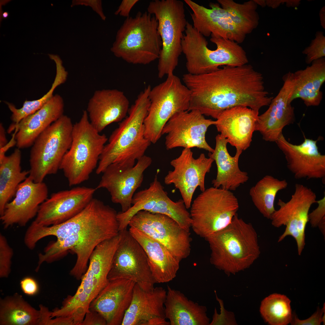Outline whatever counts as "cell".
<instances>
[{
  "instance_id": "cell-1",
  "label": "cell",
  "mask_w": 325,
  "mask_h": 325,
  "mask_svg": "<svg viewBox=\"0 0 325 325\" xmlns=\"http://www.w3.org/2000/svg\"><path fill=\"white\" fill-rule=\"evenodd\" d=\"M182 79L191 93L188 111L197 110L215 119L223 111L236 106L259 112L269 106L273 98L265 89L262 74L248 63L224 66L203 74L186 73Z\"/></svg>"
},
{
  "instance_id": "cell-2",
  "label": "cell",
  "mask_w": 325,
  "mask_h": 325,
  "mask_svg": "<svg viewBox=\"0 0 325 325\" xmlns=\"http://www.w3.org/2000/svg\"><path fill=\"white\" fill-rule=\"evenodd\" d=\"M117 214L112 207L93 198L82 211L68 220L49 227L40 226V237L53 236L57 239L46 247L43 253L39 254L38 265L59 260L71 251L76 255L77 259L70 274L81 280L96 246L119 234Z\"/></svg>"
},
{
  "instance_id": "cell-3",
  "label": "cell",
  "mask_w": 325,
  "mask_h": 325,
  "mask_svg": "<svg viewBox=\"0 0 325 325\" xmlns=\"http://www.w3.org/2000/svg\"><path fill=\"white\" fill-rule=\"evenodd\" d=\"M148 85L138 95L128 111V115L120 122L112 132L100 156L96 170L103 173L113 163L134 166L151 144L144 136V120L150 105Z\"/></svg>"
},
{
  "instance_id": "cell-4",
  "label": "cell",
  "mask_w": 325,
  "mask_h": 325,
  "mask_svg": "<svg viewBox=\"0 0 325 325\" xmlns=\"http://www.w3.org/2000/svg\"><path fill=\"white\" fill-rule=\"evenodd\" d=\"M205 239L211 250L210 263L229 275L249 268L260 254L255 229L237 214L228 225Z\"/></svg>"
},
{
  "instance_id": "cell-5",
  "label": "cell",
  "mask_w": 325,
  "mask_h": 325,
  "mask_svg": "<svg viewBox=\"0 0 325 325\" xmlns=\"http://www.w3.org/2000/svg\"><path fill=\"white\" fill-rule=\"evenodd\" d=\"M121 237L119 234L96 246L90 255L88 268L81 277L76 292L64 299L60 308L53 310V317H70L76 325H81L89 311L91 303L109 281L108 274Z\"/></svg>"
},
{
  "instance_id": "cell-6",
  "label": "cell",
  "mask_w": 325,
  "mask_h": 325,
  "mask_svg": "<svg viewBox=\"0 0 325 325\" xmlns=\"http://www.w3.org/2000/svg\"><path fill=\"white\" fill-rule=\"evenodd\" d=\"M182 42V53L186 60L188 73L206 74L216 71L221 66L237 67L248 63L246 53L238 43L211 35L210 41L216 48L209 49L205 37L187 21Z\"/></svg>"
},
{
  "instance_id": "cell-7",
  "label": "cell",
  "mask_w": 325,
  "mask_h": 325,
  "mask_svg": "<svg viewBox=\"0 0 325 325\" xmlns=\"http://www.w3.org/2000/svg\"><path fill=\"white\" fill-rule=\"evenodd\" d=\"M158 26L156 17L147 11L126 18L116 32L111 51L134 64L147 65L159 59L162 42Z\"/></svg>"
},
{
  "instance_id": "cell-8",
  "label": "cell",
  "mask_w": 325,
  "mask_h": 325,
  "mask_svg": "<svg viewBox=\"0 0 325 325\" xmlns=\"http://www.w3.org/2000/svg\"><path fill=\"white\" fill-rule=\"evenodd\" d=\"M108 139L105 134H101L93 126L87 111L84 110L80 120L73 124L71 145L60 167L70 186L89 179L98 166Z\"/></svg>"
},
{
  "instance_id": "cell-9",
  "label": "cell",
  "mask_w": 325,
  "mask_h": 325,
  "mask_svg": "<svg viewBox=\"0 0 325 325\" xmlns=\"http://www.w3.org/2000/svg\"><path fill=\"white\" fill-rule=\"evenodd\" d=\"M184 6L179 0H154L148 6L147 12L158 21L162 42L157 66L160 79L174 73L182 53V42L187 22Z\"/></svg>"
},
{
  "instance_id": "cell-10",
  "label": "cell",
  "mask_w": 325,
  "mask_h": 325,
  "mask_svg": "<svg viewBox=\"0 0 325 325\" xmlns=\"http://www.w3.org/2000/svg\"><path fill=\"white\" fill-rule=\"evenodd\" d=\"M73 125L70 118L63 115L36 139L30 151L29 175L35 182H43L60 169L71 145Z\"/></svg>"
},
{
  "instance_id": "cell-11",
  "label": "cell",
  "mask_w": 325,
  "mask_h": 325,
  "mask_svg": "<svg viewBox=\"0 0 325 325\" xmlns=\"http://www.w3.org/2000/svg\"><path fill=\"white\" fill-rule=\"evenodd\" d=\"M190 95L189 89L174 73L151 88L150 105L144 122L145 137L151 143L159 140L164 126L175 114L188 110Z\"/></svg>"
},
{
  "instance_id": "cell-12",
  "label": "cell",
  "mask_w": 325,
  "mask_h": 325,
  "mask_svg": "<svg viewBox=\"0 0 325 325\" xmlns=\"http://www.w3.org/2000/svg\"><path fill=\"white\" fill-rule=\"evenodd\" d=\"M190 208L191 227L196 234L205 238L231 223L239 204L231 191L213 187L202 192Z\"/></svg>"
},
{
  "instance_id": "cell-13",
  "label": "cell",
  "mask_w": 325,
  "mask_h": 325,
  "mask_svg": "<svg viewBox=\"0 0 325 325\" xmlns=\"http://www.w3.org/2000/svg\"><path fill=\"white\" fill-rule=\"evenodd\" d=\"M131 207L125 212L117 213L119 230L127 229L129 222L138 212L144 210L166 215L175 220L182 228L190 231L191 227L190 212L183 200L174 202L168 196L156 175L147 188L135 193Z\"/></svg>"
},
{
  "instance_id": "cell-14",
  "label": "cell",
  "mask_w": 325,
  "mask_h": 325,
  "mask_svg": "<svg viewBox=\"0 0 325 325\" xmlns=\"http://www.w3.org/2000/svg\"><path fill=\"white\" fill-rule=\"evenodd\" d=\"M295 191L290 199L285 202L279 199V209L275 210L271 220L274 227L285 226V231L279 237L278 242L290 236L295 240L298 254L300 255L305 245V231L308 222V215L317 196L312 189L300 184L295 185Z\"/></svg>"
},
{
  "instance_id": "cell-15",
  "label": "cell",
  "mask_w": 325,
  "mask_h": 325,
  "mask_svg": "<svg viewBox=\"0 0 325 325\" xmlns=\"http://www.w3.org/2000/svg\"><path fill=\"white\" fill-rule=\"evenodd\" d=\"M120 231L122 237L113 256L108 276L109 280L130 279L144 290L153 289L157 282L152 274L144 250L129 230Z\"/></svg>"
},
{
  "instance_id": "cell-16",
  "label": "cell",
  "mask_w": 325,
  "mask_h": 325,
  "mask_svg": "<svg viewBox=\"0 0 325 325\" xmlns=\"http://www.w3.org/2000/svg\"><path fill=\"white\" fill-rule=\"evenodd\" d=\"M128 226L142 231L164 245L181 261L190 255L191 238L190 231L166 215L140 211L131 218Z\"/></svg>"
},
{
  "instance_id": "cell-17",
  "label": "cell",
  "mask_w": 325,
  "mask_h": 325,
  "mask_svg": "<svg viewBox=\"0 0 325 325\" xmlns=\"http://www.w3.org/2000/svg\"><path fill=\"white\" fill-rule=\"evenodd\" d=\"M216 121L205 118L199 111L192 110L176 113L164 126L162 135L166 134V149L177 147L203 149L212 153L214 149L206 141V133L209 127L215 125Z\"/></svg>"
},
{
  "instance_id": "cell-18",
  "label": "cell",
  "mask_w": 325,
  "mask_h": 325,
  "mask_svg": "<svg viewBox=\"0 0 325 325\" xmlns=\"http://www.w3.org/2000/svg\"><path fill=\"white\" fill-rule=\"evenodd\" d=\"M152 162L151 158L144 155L134 166L113 163L102 173L96 188L106 189L112 202L120 204L121 212H125L131 207L133 197L143 181L144 172Z\"/></svg>"
},
{
  "instance_id": "cell-19",
  "label": "cell",
  "mask_w": 325,
  "mask_h": 325,
  "mask_svg": "<svg viewBox=\"0 0 325 325\" xmlns=\"http://www.w3.org/2000/svg\"><path fill=\"white\" fill-rule=\"evenodd\" d=\"M214 161L203 153L195 158L190 148H184L178 157L170 162L174 169L169 171L164 183L167 185L173 184L179 190L187 209L191 207L196 188L199 187L202 192L206 190L205 176L210 172Z\"/></svg>"
},
{
  "instance_id": "cell-20",
  "label": "cell",
  "mask_w": 325,
  "mask_h": 325,
  "mask_svg": "<svg viewBox=\"0 0 325 325\" xmlns=\"http://www.w3.org/2000/svg\"><path fill=\"white\" fill-rule=\"evenodd\" d=\"M96 189L77 187L52 193L40 205L33 221L38 224L48 226L68 220L86 207L93 198Z\"/></svg>"
},
{
  "instance_id": "cell-21",
  "label": "cell",
  "mask_w": 325,
  "mask_h": 325,
  "mask_svg": "<svg viewBox=\"0 0 325 325\" xmlns=\"http://www.w3.org/2000/svg\"><path fill=\"white\" fill-rule=\"evenodd\" d=\"M283 153L287 166L297 179L325 178V155L319 152L317 140L305 138L299 145L293 144L282 134L275 142Z\"/></svg>"
},
{
  "instance_id": "cell-22",
  "label": "cell",
  "mask_w": 325,
  "mask_h": 325,
  "mask_svg": "<svg viewBox=\"0 0 325 325\" xmlns=\"http://www.w3.org/2000/svg\"><path fill=\"white\" fill-rule=\"evenodd\" d=\"M283 85L273 98L268 109L258 116L255 131L261 134L265 141L276 142L282 134L286 126L295 121L294 108L289 103L294 87L293 73L289 72L283 77Z\"/></svg>"
},
{
  "instance_id": "cell-23",
  "label": "cell",
  "mask_w": 325,
  "mask_h": 325,
  "mask_svg": "<svg viewBox=\"0 0 325 325\" xmlns=\"http://www.w3.org/2000/svg\"><path fill=\"white\" fill-rule=\"evenodd\" d=\"M48 194L45 183L35 182L28 176L18 186L14 199L5 206L0 218L4 228L15 224L26 226L36 216L40 205L48 198Z\"/></svg>"
},
{
  "instance_id": "cell-24",
  "label": "cell",
  "mask_w": 325,
  "mask_h": 325,
  "mask_svg": "<svg viewBox=\"0 0 325 325\" xmlns=\"http://www.w3.org/2000/svg\"><path fill=\"white\" fill-rule=\"evenodd\" d=\"M167 291L161 287L145 290L136 284L130 305L122 325H169L165 303Z\"/></svg>"
},
{
  "instance_id": "cell-25",
  "label": "cell",
  "mask_w": 325,
  "mask_h": 325,
  "mask_svg": "<svg viewBox=\"0 0 325 325\" xmlns=\"http://www.w3.org/2000/svg\"><path fill=\"white\" fill-rule=\"evenodd\" d=\"M184 1L192 11L190 16L193 26L204 37L212 35L238 44L244 40L246 36L232 22L218 3L210 2L209 8L191 0Z\"/></svg>"
},
{
  "instance_id": "cell-26",
  "label": "cell",
  "mask_w": 325,
  "mask_h": 325,
  "mask_svg": "<svg viewBox=\"0 0 325 325\" xmlns=\"http://www.w3.org/2000/svg\"><path fill=\"white\" fill-rule=\"evenodd\" d=\"M135 284L128 279L109 281L91 302L89 309L101 314L107 325H121L131 303Z\"/></svg>"
},
{
  "instance_id": "cell-27",
  "label": "cell",
  "mask_w": 325,
  "mask_h": 325,
  "mask_svg": "<svg viewBox=\"0 0 325 325\" xmlns=\"http://www.w3.org/2000/svg\"><path fill=\"white\" fill-rule=\"evenodd\" d=\"M258 116L259 112L249 108L236 106L221 112L215 125L228 143L243 151L250 145Z\"/></svg>"
},
{
  "instance_id": "cell-28",
  "label": "cell",
  "mask_w": 325,
  "mask_h": 325,
  "mask_svg": "<svg viewBox=\"0 0 325 325\" xmlns=\"http://www.w3.org/2000/svg\"><path fill=\"white\" fill-rule=\"evenodd\" d=\"M129 104L122 91L98 90L89 100L86 111L91 124L100 133L110 124L123 120L128 113Z\"/></svg>"
},
{
  "instance_id": "cell-29",
  "label": "cell",
  "mask_w": 325,
  "mask_h": 325,
  "mask_svg": "<svg viewBox=\"0 0 325 325\" xmlns=\"http://www.w3.org/2000/svg\"><path fill=\"white\" fill-rule=\"evenodd\" d=\"M64 106L62 98L56 94L38 111L22 119L14 128L17 148L32 146L42 132L64 115Z\"/></svg>"
},
{
  "instance_id": "cell-30",
  "label": "cell",
  "mask_w": 325,
  "mask_h": 325,
  "mask_svg": "<svg viewBox=\"0 0 325 325\" xmlns=\"http://www.w3.org/2000/svg\"><path fill=\"white\" fill-rule=\"evenodd\" d=\"M129 231L144 250L152 274L157 283L172 280L176 276L181 261L164 245L142 231L131 227Z\"/></svg>"
},
{
  "instance_id": "cell-31",
  "label": "cell",
  "mask_w": 325,
  "mask_h": 325,
  "mask_svg": "<svg viewBox=\"0 0 325 325\" xmlns=\"http://www.w3.org/2000/svg\"><path fill=\"white\" fill-rule=\"evenodd\" d=\"M216 145L214 151L209 156L215 161L217 167L216 178L212 181L214 187L235 190L249 179L247 172L240 169L238 161L243 151L236 150L234 156H231L227 147L226 139L220 134L215 137Z\"/></svg>"
},
{
  "instance_id": "cell-32",
  "label": "cell",
  "mask_w": 325,
  "mask_h": 325,
  "mask_svg": "<svg viewBox=\"0 0 325 325\" xmlns=\"http://www.w3.org/2000/svg\"><path fill=\"white\" fill-rule=\"evenodd\" d=\"M165 314L171 325H209L204 306L189 299L180 291L167 286Z\"/></svg>"
},
{
  "instance_id": "cell-33",
  "label": "cell",
  "mask_w": 325,
  "mask_h": 325,
  "mask_svg": "<svg viewBox=\"0 0 325 325\" xmlns=\"http://www.w3.org/2000/svg\"><path fill=\"white\" fill-rule=\"evenodd\" d=\"M310 66L293 73L294 89L289 103L301 98L307 107L317 106L320 103L323 93L320 89L325 81V58L313 61Z\"/></svg>"
},
{
  "instance_id": "cell-34",
  "label": "cell",
  "mask_w": 325,
  "mask_h": 325,
  "mask_svg": "<svg viewBox=\"0 0 325 325\" xmlns=\"http://www.w3.org/2000/svg\"><path fill=\"white\" fill-rule=\"evenodd\" d=\"M21 153L16 149L11 155L0 158V215L6 204L14 196L19 185L29 175V171H22Z\"/></svg>"
},
{
  "instance_id": "cell-35",
  "label": "cell",
  "mask_w": 325,
  "mask_h": 325,
  "mask_svg": "<svg viewBox=\"0 0 325 325\" xmlns=\"http://www.w3.org/2000/svg\"><path fill=\"white\" fill-rule=\"evenodd\" d=\"M39 310L15 293L0 300V325H38Z\"/></svg>"
},
{
  "instance_id": "cell-36",
  "label": "cell",
  "mask_w": 325,
  "mask_h": 325,
  "mask_svg": "<svg viewBox=\"0 0 325 325\" xmlns=\"http://www.w3.org/2000/svg\"><path fill=\"white\" fill-rule=\"evenodd\" d=\"M288 183L285 179L279 180L266 175L251 188L249 193L255 206L263 216L268 219L275 211L274 203L277 193L286 189Z\"/></svg>"
},
{
  "instance_id": "cell-37",
  "label": "cell",
  "mask_w": 325,
  "mask_h": 325,
  "mask_svg": "<svg viewBox=\"0 0 325 325\" xmlns=\"http://www.w3.org/2000/svg\"><path fill=\"white\" fill-rule=\"evenodd\" d=\"M225 10L231 21L246 36L258 26L259 17L257 11L258 5L254 0L240 4L233 0H217Z\"/></svg>"
},
{
  "instance_id": "cell-38",
  "label": "cell",
  "mask_w": 325,
  "mask_h": 325,
  "mask_svg": "<svg viewBox=\"0 0 325 325\" xmlns=\"http://www.w3.org/2000/svg\"><path fill=\"white\" fill-rule=\"evenodd\" d=\"M56 68L55 78L51 88L42 97L34 100H26L22 107L18 109L13 104H10L8 108L12 112L11 119L13 122L18 124L22 119L32 114L41 108L54 96L53 93L56 88L66 81L67 72L62 64V61L60 58L55 59Z\"/></svg>"
},
{
  "instance_id": "cell-39",
  "label": "cell",
  "mask_w": 325,
  "mask_h": 325,
  "mask_svg": "<svg viewBox=\"0 0 325 325\" xmlns=\"http://www.w3.org/2000/svg\"><path fill=\"white\" fill-rule=\"evenodd\" d=\"M290 300L286 296L271 294L262 302L261 314L265 321L271 325H286L292 318Z\"/></svg>"
},
{
  "instance_id": "cell-40",
  "label": "cell",
  "mask_w": 325,
  "mask_h": 325,
  "mask_svg": "<svg viewBox=\"0 0 325 325\" xmlns=\"http://www.w3.org/2000/svg\"><path fill=\"white\" fill-rule=\"evenodd\" d=\"M302 53L306 55L305 62L310 64L314 61L325 57V36L323 32L318 31L315 34V38L311 40L309 45L306 47Z\"/></svg>"
},
{
  "instance_id": "cell-41",
  "label": "cell",
  "mask_w": 325,
  "mask_h": 325,
  "mask_svg": "<svg viewBox=\"0 0 325 325\" xmlns=\"http://www.w3.org/2000/svg\"><path fill=\"white\" fill-rule=\"evenodd\" d=\"M13 255L12 249L9 245L5 237L0 234V277H8L11 271V259Z\"/></svg>"
},
{
  "instance_id": "cell-42",
  "label": "cell",
  "mask_w": 325,
  "mask_h": 325,
  "mask_svg": "<svg viewBox=\"0 0 325 325\" xmlns=\"http://www.w3.org/2000/svg\"><path fill=\"white\" fill-rule=\"evenodd\" d=\"M40 316L39 325H76L74 320L70 317H58L52 319L51 311L46 307L39 306Z\"/></svg>"
},
{
  "instance_id": "cell-43",
  "label": "cell",
  "mask_w": 325,
  "mask_h": 325,
  "mask_svg": "<svg viewBox=\"0 0 325 325\" xmlns=\"http://www.w3.org/2000/svg\"><path fill=\"white\" fill-rule=\"evenodd\" d=\"M317 207L309 213L308 221L313 228L317 227L320 222L325 218V194L321 199L317 200Z\"/></svg>"
},
{
  "instance_id": "cell-44",
  "label": "cell",
  "mask_w": 325,
  "mask_h": 325,
  "mask_svg": "<svg viewBox=\"0 0 325 325\" xmlns=\"http://www.w3.org/2000/svg\"><path fill=\"white\" fill-rule=\"evenodd\" d=\"M325 304L321 309L319 308L317 311L311 317L305 320H299L293 314L290 323L292 325H320L322 322V315L325 312Z\"/></svg>"
},
{
  "instance_id": "cell-45",
  "label": "cell",
  "mask_w": 325,
  "mask_h": 325,
  "mask_svg": "<svg viewBox=\"0 0 325 325\" xmlns=\"http://www.w3.org/2000/svg\"><path fill=\"white\" fill-rule=\"evenodd\" d=\"M78 5H84L89 6L100 17L102 20H106V17L103 10L102 1L101 0H73L71 7Z\"/></svg>"
},
{
  "instance_id": "cell-46",
  "label": "cell",
  "mask_w": 325,
  "mask_h": 325,
  "mask_svg": "<svg viewBox=\"0 0 325 325\" xmlns=\"http://www.w3.org/2000/svg\"><path fill=\"white\" fill-rule=\"evenodd\" d=\"M106 321L98 312L89 309L85 316L81 325H106Z\"/></svg>"
},
{
  "instance_id": "cell-47",
  "label": "cell",
  "mask_w": 325,
  "mask_h": 325,
  "mask_svg": "<svg viewBox=\"0 0 325 325\" xmlns=\"http://www.w3.org/2000/svg\"><path fill=\"white\" fill-rule=\"evenodd\" d=\"M20 285L23 292L28 295H35L39 290L36 281L30 277H26L20 281Z\"/></svg>"
},
{
  "instance_id": "cell-48",
  "label": "cell",
  "mask_w": 325,
  "mask_h": 325,
  "mask_svg": "<svg viewBox=\"0 0 325 325\" xmlns=\"http://www.w3.org/2000/svg\"><path fill=\"white\" fill-rule=\"evenodd\" d=\"M138 0H123L121 2L117 10L114 13L115 15H119L125 17H129L131 10Z\"/></svg>"
},
{
  "instance_id": "cell-49",
  "label": "cell",
  "mask_w": 325,
  "mask_h": 325,
  "mask_svg": "<svg viewBox=\"0 0 325 325\" xmlns=\"http://www.w3.org/2000/svg\"><path fill=\"white\" fill-rule=\"evenodd\" d=\"M8 144L4 127L2 123L0 124V149L5 147Z\"/></svg>"
},
{
  "instance_id": "cell-50",
  "label": "cell",
  "mask_w": 325,
  "mask_h": 325,
  "mask_svg": "<svg viewBox=\"0 0 325 325\" xmlns=\"http://www.w3.org/2000/svg\"><path fill=\"white\" fill-rule=\"evenodd\" d=\"M319 16L320 25L322 28L325 29V6H323L320 10Z\"/></svg>"
},
{
  "instance_id": "cell-51",
  "label": "cell",
  "mask_w": 325,
  "mask_h": 325,
  "mask_svg": "<svg viewBox=\"0 0 325 325\" xmlns=\"http://www.w3.org/2000/svg\"><path fill=\"white\" fill-rule=\"evenodd\" d=\"M325 218H324L319 224L317 227H319L321 232L325 236Z\"/></svg>"
},
{
  "instance_id": "cell-52",
  "label": "cell",
  "mask_w": 325,
  "mask_h": 325,
  "mask_svg": "<svg viewBox=\"0 0 325 325\" xmlns=\"http://www.w3.org/2000/svg\"><path fill=\"white\" fill-rule=\"evenodd\" d=\"M257 5H258L262 8L266 7V0H254Z\"/></svg>"
},
{
  "instance_id": "cell-53",
  "label": "cell",
  "mask_w": 325,
  "mask_h": 325,
  "mask_svg": "<svg viewBox=\"0 0 325 325\" xmlns=\"http://www.w3.org/2000/svg\"><path fill=\"white\" fill-rule=\"evenodd\" d=\"M8 13L7 12H4L2 14V17H3V18H6L8 17Z\"/></svg>"
}]
</instances>
